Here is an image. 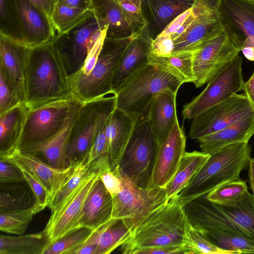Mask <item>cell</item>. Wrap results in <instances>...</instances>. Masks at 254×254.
Wrapping results in <instances>:
<instances>
[{
    "label": "cell",
    "instance_id": "2e32d148",
    "mask_svg": "<svg viewBox=\"0 0 254 254\" xmlns=\"http://www.w3.org/2000/svg\"><path fill=\"white\" fill-rule=\"evenodd\" d=\"M219 22L239 48L254 36V0H220Z\"/></svg>",
    "mask_w": 254,
    "mask_h": 254
},
{
    "label": "cell",
    "instance_id": "4dcf8cb0",
    "mask_svg": "<svg viewBox=\"0 0 254 254\" xmlns=\"http://www.w3.org/2000/svg\"><path fill=\"white\" fill-rule=\"evenodd\" d=\"M209 156L202 151L185 152L175 176L165 187L169 200L188 186Z\"/></svg>",
    "mask_w": 254,
    "mask_h": 254
},
{
    "label": "cell",
    "instance_id": "d590c367",
    "mask_svg": "<svg viewBox=\"0 0 254 254\" xmlns=\"http://www.w3.org/2000/svg\"><path fill=\"white\" fill-rule=\"evenodd\" d=\"M203 232L214 244L233 254H254V239L251 238L230 232L210 231Z\"/></svg>",
    "mask_w": 254,
    "mask_h": 254
},
{
    "label": "cell",
    "instance_id": "91938a15",
    "mask_svg": "<svg viewBox=\"0 0 254 254\" xmlns=\"http://www.w3.org/2000/svg\"><path fill=\"white\" fill-rule=\"evenodd\" d=\"M249 183L252 190V195L254 199V158H250L248 165Z\"/></svg>",
    "mask_w": 254,
    "mask_h": 254
},
{
    "label": "cell",
    "instance_id": "9c48e42d",
    "mask_svg": "<svg viewBox=\"0 0 254 254\" xmlns=\"http://www.w3.org/2000/svg\"><path fill=\"white\" fill-rule=\"evenodd\" d=\"M102 31L90 10L76 25L56 34L50 42L68 78L82 69L89 52Z\"/></svg>",
    "mask_w": 254,
    "mask_h": 254
},
{
    "label": "cell",
    "instance_id": "44dd1931",
    "mask_svg": "<svg viewBox=\"0 0 254 254\" xmlns=\"http://www.w3.org/2000/svg\"><path fill=\"white\" fill-rule=\"evenodd\" d=\"M82 103L72 96L67 117L60 130L50 140L26 154L36 155L40 159L43 158L46 163L56 168L69 167L66 151L69 133Z\"/></svg>",
    "mask_w": 254,
    "mask_h": 254
},
{
    "label": "cell",
    "instance_id": "ee69618b",
    "mask_svg": "<svg viewBox=\"0 0 254 254\" xmlns=\"http://www.w3.org/2000/svg\"><path fill=\"white\" fill-rule=\"evenodd\" d=\"M124 14L135 34L146 25L142 9V0H119Z\"/></svg>",
    "mask_w": 254,
    "mask_h": 254
},
{
    "label": "cell",
    "instance_id": "11a10c76",
    "mask_svg": "<svg viewBox=\"0 0 254 254\" xmlns=\"http://www.w3.org/2000/svg\"><path fill=\"white\" fill-rule=\"evenodd\" d=\"M190 13L191 8L179 15L167 25L160 34L172 37L184 23Z\"/></svg>",
    "mask_w": 254,
    "mask_h": 254
},
{
    "label": "cell",
    "instance_id": "60d3db41",
    "mask_svg": "<svg viewBox=\"0 0 254 254\" xmlns=\"http://www.w3.org/2000/svg\"><path fill=\"white\" fill-rule=\"evenodd\" d=\"M92 230L86 227L76 229L47 246L42 254H69L89 237Z\"/></svg>",
    "mask_w": 254,
    "mask_h": 254
},
{
    "label": "cell",
    "instance_id": "f546056e",
    "mask_svg": "<svg viewBox=\"0 0 254 254\" xmlns=\"http://www.w3.org/2000/svg\"><path fill=\"white\" fill-rule=\"evenodd\" d=\"M221 26L217 14L195 19L188 29L174 41V49L172 53L195 51Z\"/></svg>",
    "mask_w": 254,
    "mask_h": 254
},
{
    "label": "cell",
    "instance_id": "9f6ffc18",
    "mask_svg": "<svg viewBox=\"0 0 254 254\" xmlns=\"http://www.w3.org/2000/svg\"><path fill=\"white\" fill-rule=\"evenodd\" d=\"M92 1V0H57L56 4L86 11L90 10Z\"/></svg>",
    "mask_w": 254,
    "mask_h": 254
},
{
    "label": "cell",
    "instance_id": "1f68e13d",
    "mask_svg": "<svg viewBox=\"0 0 254 254\" xmlns=\"http://www.w3.org/2000/svg\"><path fill=\"white\" fill-rule=\"evenodd\" d=\"M192 52H182L164 56L151 54L148 63L170 73L183 84L194 81Z\"/></svg>",
    "mask_w": 254,
    "mask_h": 254
},
{
    "label": "cell",
    "instance_id": "7c38bea8",
    "mask_svg": "<svg viewBox=\"0 0 254 254\" xmlns=\"http://www.w3.org/2000/svg\"><path fill=\"white\" fill-rule=\"evenodd\" d=\"M243 58L237 56L227 66L213 77L205 88L184 106V119H193L208 108L243 89Z\"/></svg>",
    "mask_w": 254,
    "mask_h": 254
},
{
    "label": "cell",
    "instance_id": "52a82bcc",
    "mask_svg": "<svg viewBox=\"0 0 254 254\" xmlns=\"http://www.w3.org/2000/svg\"><path fill=\"white\" fill-rule=\"evenodd\" d=\"M120 178L123 190L113 195L112 218L123 219L131 233L143 221L168 201L165 188H140L118 166L113 170Z\"/></svg>",
    "mask_w": 254,
    "mask_h": 254
},
{
    "label": "cell",
    "instance_id": "5b68a950",
    "mask_svg": "<svg viewBox=\"0 0 254 254\" xmlns=\"http://www.w3.org/2000/svg\"><path fill=\"white\" fill-rule=\"evenodd\" d=\"M106 96L81 105L69 135L66 156L69 166L75 167L88 159L97 135L106 128L116 108V95Z\"/></svg>",
    "mask_w": 254,
    "mask_h": 254
},
{
    "label": "cell",
    "instance_id": "b9f144b4",
    "mask_svg": "<svg viewBox=\"0 0 254 254\" xmlns=\"http://www.w3.org/2000/svg\"><path fill=\"white\" fill-rule=\"evenodd\" d=\"M89 10L85 11L56 4L51 19L57 32V34L63 33L74 27L85 16Z\"/></svg>",
    "mask_w": 254,
    "mask_h": 254
},
{
    "label": "cell",
    "instance_id": "7a4b0ae2",
    "mask_svg": "<svg viewBox=\"0 0 254 254\" xmlns=\"http://www.w3.org/2000/svg\"><path fill=\"white\" fill-rule=\"evenodd\" d=\"M188 219L178 195L143 221L121 246L122 253L133 254L147 247L186 245Z\"/></svg>",
    "mask_w": 254,
    "mask_h": 254
},
{
    "label": "cell",
    "instance_id": "94428289",
    "mask_svg": "<svg viewBox=\"0 0 254 254\" xmlns=\"http://www.w3.org/2000/svg\"><path fill=\"white\" fill-rule=\"evenodd\" d=\"M245 57L248 60L254 61V48L252 47H245L242 49Z\"/></svg>",
    "mask_w": 254,
    "mask_h": 254
},
{
    "label": "cell",
    "instance_id": "f1b7e54d",
    "mask_svg": "<svg viewBox=\"0 0 254 254\" xmlns=\"http://www.w3.org/2000/svg\"><path fill=\"white\" fill-rule=\"evenodd\" d=\"M27 110L25 104H21L0 115V157L16 149Z\"/></svg>",
    "mask_w": 254,
    "mask_h": 254
},
{
    "label": "cell",
    "instance_id": "6125c7cd",
    "mask_svg": "<svg viewBox=\"0 0 254 254\" xmlns=\"http://www.w3.org/2000/svg\"><path fill=\"white\" fill-rule=\"evenodd\" d=\"M248 46L254 48V36L249 37L246 39L243 44L242 49L244 47Z\"/></svg>",
    "mask_w": 254,
    "mask_h": 254
},
{
    "label": "cell",
    "instance_id": "8992f818",
    "mask_svg": "<svg viewBox=\"0 0 254 254\" xmlns=\"http://www.w3.org/2000/svg\"><path fill=\"white\" fill-rule=\"evenodd\" d=\"M129 38L114 39L105 37L97 61L87 75L78 73L68 78L72 96L86 102L112 94L114 74Z\"/></svg>",
    "mask_w": 254,
    "mask_h": 254
},
{
    "label": "cell",
    "instance_id": "cb8c5ba5",
    "mask_svg": "<svg viewBox=\"0 0 254 254\" xmlns=\"http://www.w3.org/2000/svg\"><path fill=\"white\" fill-rule=\"evenodd\" d=\"M90 10L101 30L107 29L106 37L122 39L134 35L119 0H92Z\"/></svg>",
    "mask_w": 254,
    "mask_h": 254
},
{
    "label": "cell",
    "instance_id": "e0dca14e",
    "mask_svg": "<svg viewBox=\"0 0 254 254\" xmlns=\"http://www.w3.org/2000/svg\"><path fill=\"white\" fill-rule=\"evenodd\" d=\"M0 159L16 165L33 176L48 191L50 195L49 204L64 183L70 176L74 168L70 166L65 169L56 168L36 155L23 153L17 150L0 157Z\"/></svg>",
    "mask_w": 254,
    "mask_h": 254
},
{
    "label": "cell",
    "instance_id": "7402d4cb",
    "mask_svg": "<svg viewBox=\"0 0 254 254\" xmlns=\"http://www.w3.org/2000/svg\"><path fill=\"white\" fill-rule=\"evenodd\" d=\"M194 0H142L144 18L154 40L179 15L190 9Z\"/></svg>",
    "mask_w": 254,
    "mask_h": 254
},
{
    "label": "cell",
    "instance_id": "d4e9b609",
    "mask_svg": "<svg viewBox=\"0 0 254 254\" xmlns=\"http://www.w3.org/2000/svg\"><path fill=\"white\" fill-rule=\"evenodd\" d=\"M177 94L169 89L163 90L155 96L151 103L148 118L159 145L169 134L178 120Z\"/></svg>",
    "mask_w": 254,
    "mask_h": 254
},
{
    "label": "cell",
    "instance_id": "3957f363",
    "mask_svg": "<svg viewBox=\"0 0 254 254\" xmlns=\"http://www.w3.org/2000/svg\"><path fill=\"white\" fill-rule=\"evenodd\" d=\"M251 153L248 142H240L227 145L210 154L188 186L178 194L182 204L184 205L223 183L241 179L240 174L248 167Z\"/></svg>",
    "mask_w": 254,
    "mask_h": 254
},
{
    "label": "cell",
    "instance_id": "f35d334b",
    "mask_svg": "<svg viewBox=\"0 0 254 254\" xmlns=\"http://www.w3.org/2000/svg\"><path fill=\"white\" fill-rule=\"evenodd\" d=\"M35 205L23 209L0 212V230L12 234H23L36 214Z\"/></svg>",
    "mask_w": 254,
    "mask_h": 254
},
{
    "label": "cell",
    "instance_id": "30bf717a",
    "mask_svg": "<svg viewBox=\"0 0 254 254\" xmlns=\"http://www.w3.org/2000/svg\"><path fill=\"white\" fill-rule=\"evenodd\" d=\"M72 96L28 109L16 149L27 153L52 138L63 127Z\"/></svg>",
    "mask_w": 254,
    "mask_h": 254
},
{
    "label": "cell",
    "instance_id": "484cf974",
    "mask_svg": "<svg viewBox=\"0 0 254 254\" xmlns=\"http://www.w3.org/2000/svg\"><path fill=\"white\" fill-rule=\"evenodd\" d=\"M254 134V112L221 130L199 138L202 152L211 154L232 143L248 142Z\"/></svg>",
    "mask_w": 254,
    "mask_h": 254
},
{
    "label": "cell",
    "instance_id": "816d5d0a",
    "mask_svg": "<svg viewBox=\"0 0 254 254\" xmlns=\"http://www.w3.org/2000/svg\"><path fill=\"white\" fill-rule=\"evenodd\" d=\"M174 45V41L170 36L159 34L155 39L152 40L151 54L157 56L171 54L173 52Z\"/></svg>",
    "mask_w": 254,
    "mask_h": 254
},
{
    "label": "cell",
    "instance_id": "6f0895ef",
    "mask_svg": "<svg viewBox=\"0 0 254 254\" xmlns=\"http://www.w3.org/2000/svg\"><path fill=\"white\" fill-rule=\"evenodd\" d=\"M44 11L50 18L57 0H29Z\"/></svg>",
    "mask_w": 254,
    "mask_h": 254
},
{
    "label": "cell",
    "instance_id": "277c9868",
    "mask_svg": "<svg viewBox=\"0 0 254 254\" xmlns=\"http://www.w3.org/2000/svg\"><path fill=\"white\" fill-rule=\"evenodd\" d=\"M183 83L170 73L148 63L129 77L115 95L116 107L135 124L148 119L153 99L161 91L177 93Z\"/></svg>",
    "mask_w": 254,
    "mask_h": 254
},
{
    "label": "cell",
    "instance_id": "bcb514c9",
    "mask_svg": "<svg viewBox=\"0 0 254 254\" xmlns=\"http://www.w3.org/2000/svg\"><path fill=\"white\" fill-rule=\"evenodd\" d=\"M21 104L24 103L4 76L0 73V115Z\"/></svg>",
    "mask_w": 254,
    "mask_h": 254
},
{
    "label": "cell",
    "instance_id": "ffe728a7",
    "mask_svg": "<svg viewBox=\"0 0 254 254\" xmlns=\"http://www.w3.org/2000/svg\"><path fill=\"white\" fill-rule=\"evenodd\" d=\"M31 48L0 35V73L25 104L24 71Z\"/></svg>",
    "mask_w": 254,
    "mask_h": 254
},
{
    "label": "cell",
    "instance_id": "7dc6e473",
    "mask_svg": "<svg viewBox=\"0 0 254 254\" xmlns=\"http://www.w3.org/2000/svg\"><path fill=\"white\" fill-rule=\"evenodd\" d=\"M26 182L19 167L12 163L0 159V183H20Z\"/></svg>",
    "mask_w": 254,
    "mask_h": 254
},
{
    "label": "cell",
    "instance_id": "ba28073f",
    "mask_svg": "<svg viewBox=\"0 0 254 254\" xmlns=\"http://www.w3.org/2000/svg\"><path fill=\"white\" fill-rule=\"evenodd\" d=\"M159 146L148 118L140 121L135 125L117 166L137 186L150 188Z\"/></svg>",
    "mask_w": 254,
    "mask_h": 254
},
{
    "label": "cell",
    "instance_id": "9a60e30c",
    "mask_svg": "<svg viewBox=\"0 0 254 254\" xmlns=\"http://www.w3.org/2000/svg\"><path fill=\"white\" fill-rule=\"evenodd\" d=\"M186 137L177 120L160 145L150 188H165L175 176L186 149Z\"/></svg>",
    "mask_w": 254,
    "mask_h": 254
},
{
    "label": "cell",
    "instance_id": "d6986e66",
    "mask_svg": "<svg viewBox=\"0 0 254 254\" xmlns=\"http://www.w3.org/2000/svg\"><path fill=\"white\" fill-rule=\"evenodd\" d=\"M19 11L22 44L33 48L50 43L56 36L51 18L29 0H14Z\"/></svg>",
    "mask_w": 254,
    "mask_h": 254
},
{
    "label": "cell",
    "instance_id": "f907efd6",
    "mask_svg": "<svg viewBox=\"0 0 254 254\" xmlns=\"http://www.w3.org/2000/svg\"><path fill=\"white\" fill-rule=\"evenodd\" d=\"M106 31L107 29L103 30L101 35L89 52L82 69L78 73L87 75L94 67L106 37Z\"/></svg>",
    "mask_w": 254,
    "mask_h": 254
},
{
    "label": "cell",
    "instance_id": "603a6c76",
    "mask_svg": "<svg viewBox=\"0 0 254 254\" xmlns=\"http://www.w3.org/2000/svg\"><path fill=\"white\" fill-rule=\"evenodd\" d=\"M112 195L98 178L86 197L77 228H97L112 218Z\"/></svg>",
    "mask_w": 254,
    "mask_h": 254
},
{
    "label": "cell",
    "instance_id": "83f0119b",
    "mask_svg": "<svg viewBox=\"0 0 254 254\" xmlns=\"http://www.w3.org/2000/svg\"><path fill=\"white\" fill-rule=\"evenodd\" d=\"M130 235L123 219L112 218L93 230L84 242L97 245L96 254H108L123 245Z\"/></svg>",
    "mask_w": 254,
    "mask_h": 254
},
{
    "label": "cell",
    "instance_id": "5bb4252c",
    "mask_svg": "<svg viewBox=\"0 0 254 254\" xmlns=\"http://www.w3.org/2000/svg\"><path fill=\"white\" fill-rule=\"evenodd\" d=\"M98 178L99 175L96 173L90 175L57 212L51 214L43 231L48 239V245L77 229L78 222L85 199L93 184Z\"/></svg>",
    "mask_w": 254,
    "mask_h": 254
},
{
    "label": "cell",
    "instance_id": "f6af8a7d",
    "mask_svg": "<svg viewBox=\"0 0 254 254\" xmlns=\"http://www.w3.org/2000/svg\"><path fill=\"white\" fill-rule=\"evenodd\" d=\"M35 198V207L37 213L48 206L50 195L46 189L33 176L25 169L19 167Z\"/></svg>",
    "mask_w": 254,
    "mask_h": 254
},
{
    "label": "cell",
    "instance_id": "c3c4849f",
    "mask_svg": "<svg viewBox=\"0 0 254 254\" xmlns=\"http://www.w3.org/2000/svg\"><path fill=\"white\" fill-rule=\"evenodd\" d=\"M194 254L193 251L187 245L166 246L144 248L134 252L133 254Z\"/></svg>",
    "mask_w": 254,
    "mask_h": 254
},
{
    "label": "cell",
    "instance_id": "e575fe53",
    "mask_svg": "<svg viewBox=\"0 0 254 254\" xmlns=\"http://www.w3.org/2000/svg\"><path fill=\"white\" fill-rule=\"evenodd\" d=\"M23 183H0V212L25 209L35 204L31 190Z\"/></svg>",
    "mask_w": 254,
    "mask_h": 254
},
{
    "label": "cell",
    "instance_id": "4316f807",
    "mask_svg": "<svg viewBox=\"0 0 254 254\" xmlns=\"http://www.w3.org/2000/svg\"><path fill=\"white\" fill-rule=\"evenodd\" d=\"M135 125V122L128 114L116 108L106 129L108 141V153L113 170L118 165Z\"/></svg>",
    "mask_w": 254,
    "mask_h": 254
},
{
    "label": "cell",
    "instance_id": "4fadbf2b",
    "mask_svg": "<svg viewBox=\"0 0 254 254\" xmlns=\"http://www.w3.org/2000/svg\"><path fill=\"white\" fill-rule=\"evenodd\" d=\"M254 112L248 97L237 93L208 108L192 119L189 136L200 138L218 131Z\"/></svg>",
    "mask_w": 254,
    "mask_h": 254
},
{
    "label": "cell",
    "instance_id": "db71d44e",
    "mask_svg": "<svg viewBox=\"0 0 254 254\" xmlns=\"http://www.w3.org/2000/svg\"><path fill=\"white\" fill-rule=\"evenodd\" d=\"M106 128L97 135L88 154L87 162L89 163L99 156L108 153V141L106 133Z\"/></svg>",
    "mask_w": 254,
    "mask_h": 254
},
{
    "label": "cell",
    "instance_id": "8fae6325",
    "mask_svg": "<svg viewBox=\"0 0 254 254\" xmlns=\"http://www.w3.org/2000/svg\"><path fill=\"white\" fill-rule=\"evenodd\" d=\"M241 49L222 26L193 51V83L197 88L207 83L227 66Z\"/></svg>",
    "mask_w": 254,
    "mask_h": 254
},
{
    "label": "cell",
    "instance_id": "8d00e7d4",
    "mask_svg": "<svg viewBox=\"0 0 254 254\" xmlns=\"http://www.w3.org/2000/svg\"><path fill=\"white\" fill-rule=\"evenodd\" d=\"M93 173L87 160L75 166L70 176L64 183L49 205L51 214L57 212L82 183Z\"/></svg>",
    "mask_w": 254,
    "mask_h": 254
},
{
    "label": "cell",
    "instance_id": "680465c9",
    "mask_svg": "<svg viewBox=\"0 0 254 254\" xmlns=\"http://www.w3.org/2000/svg\"><path fill=\"white\" fill-rule=\"evenodd\" d=\"M243 90L254 109V72L250 79L245 82Z\"/></svg>",
    "mask_w": 254,
    "mask_h": 254
},
{
    "label": "cell",
    "instance_id": "836d02e7",
    "mask_svg": "<svg viewBox=\"0 0 254 254\" xmlns=\"http://www.w3.org/2000/svg\"><path fill=\"white\" fill-rule=\"evenodd\" d=\"M217 204L249 237L254 239V199L252 194L247 190L239 201Z\"/></svg>",
    "mask_w": 254,
    "mask_h": 254
},
{
    "label": "cell",
    "instance_id": "6da1fadb",
    "mask_svg": "<svg viewBox=\"0 0 254 254\" xmlns=\"http://www.w3.org/2000/svg\"><path fill=\"white\" fill-rule=\"evenodd\" d=\"M24 89L28 109L72 96L68 78L50 43L31 49L25 67Z\"/></svg>",
    "mask_w": 254,
    "mask_h": 254
},
{
    "label": "cell",
    "instance_id": "d6a6232c",
    "mask_svg": "<svg viewBox=\"0 0 254 254\" xmlns=\"http://www.w3.org/2000/svg\"><path fill=\"white\" fill-rule=\"evenodd\" d=\"M48 243L41 232L17 236L0 235V254H42Z\"/></svg>",
    "mask_w": 254,
    "mask_h": 254
},
{
    "label": "cell",
    "instance_id": "ab89813d",
    "mask_svg": "<svg viewBox=\"0 0 254 254\" xmlns=\"http://www.w3.org/2000/svg\"><path fill=\"white\" fill-rule=\"evenodd\" d=\"M248 190L245 181L241 179L223 183L206 194L210 201L217 204L240 200Z\"/></svg>",
    "mask_w": 254,
    "mask_h": 254
},
{
    "label": "cell",
    "instance_id": "74e56055",
    "mask_svg": "<svg viewBox=\"0 0 254 254\" xmlns=\"http://www.w3.org/2000/svg\"><path fill=\"white\" fill-rule=\"evenodd\" d=\"M0 35L22 43L20 17L14 0H0Z\"/></svg>",
    "mask_w": 254,
    "mask_h": 254
},
{
    "label": "cell",
    "instance_id": "681fc988",
    "mask_svg": "<svg viewBox=\"0 0 254 254\" xmlns=\"http://www.w3.org/2000/svg\"><path fill=\"white\" fill-rule=\"evenodd\" d=\"M220 0H194L191 7L195 19L203 16L217 14Z\"/></svg>",
    "mask_w": 254,
    "mask_h": 254
},
{
    "label": "cell",
    "instance_id": "7bdbcfd3",
    "mask_svg": "<svg viewBox=\"0 0 254 254\" xmlns=\"http://www.w3.org/2000/svg\"><path fill=\"white\" fill-rule=\"evenodd\" d=\"M186 245L194 254H233L214 244L202 231L192 226L188 220L186 229Z\"/></svg>",
    "mask_w": 254,
    "mask_h": 254
},
{
    "label": "cell",
    "instance_id": "f5cc1de1",
    "mask_svg": "<svg viewBox=\"0 0 254 254\" xmlns=\"http://www.w3.org/2000/svg\"><path fill=\"white\" fill-rule=\"evenodd\" d=\"M104 184L112 196L120 193L123 190V184L119 176L113 170L101 174L98 178Z\"/></svg>",
    "mask_w": 254,
    "mask_h": 254
},
{
    "label": "cell",
    "instance_id": "ac0fdd59",
    "mask_svg": "<svg viewBox=\"0 0 254 254\" xmlns=\"http://www.w3.org/2000/svg\"><path fill=\"white\" fill-rule=\"evenodd\" d=\"M152 39L146 25L132 35L115 69L112 82L113 94L133 74L147 64Z\"/></svg>",
    "mask_w": 254,
    "mask_h": 254
}]
</instances>
